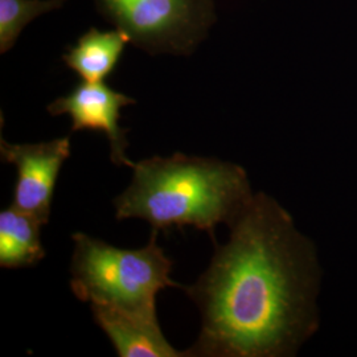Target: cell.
Segmentation results:
<instances>
[{
	"label": "cell",
	"mask_w": 357,
	"mask_h": 357,
	"mask_svg": "<svg viewBox=\"0 0 357 357\" xmlns=\"http://www.w3.org/2000/svg\"><path fill=\"white\" fill-rule=\"evenodd\" d=\"M132 169L131 184L114 199L115 217L141 218L153 229L193 227L215 241L217 227H230L255 196L243 167L213 158L153 156Z\"/></svg>",
	"instance_id": "7a4b0ae2"
},
{
	"label": "cell",
	"mask_w": 357,
	"mask_h": 357,
	"mask_svg": "<svg viewBox=\"0 0 357 357\" xmlns=\"http://www.w3.org/2000/svg\"><path fill=\"white\" fill-rule=\"evenodd\" d=\"M43 225L35 217L10 206L0 212V266L31 268L38 264L45 250L40 240Z\"/></svg>",
	"instance_id": "9c48e42d"
},
{
	"label": "cell",
	"mask_w": 357,
	"mask_h": 357,
	"mask_svg": "<svg viewBox=\"0 0 357 357\" xmlns=\"http://www.w3.org/2000/svg\"><path fill=\"white\" fill-rule=\"evenodd\" d=\"M70 138L13 144L1 139L0 155L4 163L16 168L13 206L47 225L52 199L60 171L70 156Z\"/></svg>",
	"instance_id": "5b68a950"
},
{
	"label": "cell",
	"mask_w": 357,
	"mask_h": 357,
	"mask_svg": "<svg viewBox=\"0 0 357 357\" xmlns=\"http://www.w3.org/2000/svg\"><path fill=\"white\" fill-rule=\"evenodd\" d=\"M128 43V35L116 28L114 31L90 28L65 53L63 60L82 81L100 82L113 73Z\"/></svg>",
	"instance_id": "ba28073f"
},
{
	"label": "cell",
	"mask_w": 357,
	"mask_h": 357,
	"mask_svg": "<svg viewBox=\"0 0 357 357\" xmlns=\"http://www.w3.org/2000/svg\"><path fill=\"white\" fill-rule=\"evenodd\" d=\"M229 229L199 280L183 286L202 314L185 357L291 356L317 330L314 248L265 193Z\"/></svg>",
	"instance_id": "6da1fadb"
},
{
	"label": "cell",
	"mask_w": 357,
	"mask_h": 357,
	"mask_svg": "<svg viewBox=\"0 0 357 357\" xmlns=\"http://www.w3.org/2000/svg\"><path fill=\"white\" fill-rule=\"evenodd\" d=\"M68 0H0V52L10 51L38 16L59 10Z\"/></svg>",
	"instance_id": "30bf717a"
},
{
	"label": "cell",
	"mask_w": 357,
	"mask_h": 357,
	"mask_svg": "<svg viewBox=\"0 0 357 357\" xmlns=\"http://www.w3.org/2000/svg\"><path fill=\"white\" fill-rule=\"evenodd\" d=\"M94 1L105 19L150 54H191L217 20L215 0Z\"/></svg>",
	"instance_id": "277c9868"
},
{
	"label": "cell",
	"mask_w": 357,
	"mask_h": 357,
	"mask_svg": "<svg viewBox=\"0 0 357 357\" xmlns=\"http://www.w3.org/2000/svg\"><path fill=\"white\" fill-rule=\"evenodd\" d=\"M158 231L141 249H119L78 231L73 234L70 287L81 302L156 314V295L167 287L183 289L171 280L172 261L158 245Z\"/></svg>",
	"instance_id": "3957f363"
},
{
	"label": "cell",
	"mask_w": 357,
	"mask_h": 357,
	"mask_svg": "<svg viewBox=\"0 0 357 357\" xmlns=\"http://www.w3.org/2000/svg\"><path fill=\"white\" fill-rule=\"evenodd\" d=\"M135 100L109 88L103 81H82L64 97L47 106L50 114H68L72 118V131L91 130L105 132L110 143V159L114 165L132 168L135 163L126 156L128 142L126 128L119 126L121 110L134 105Z\"/></svg>",
	"instance_id": "8992f818"
},
{
	"label": "cell",
	"mask_w": 357,
	"mask_h": 357,
	"mask_svg": "<svg viewBox=\"0 0 357 357\" xmlns=\"http://www.w3.org/2000/svg\"><path fill=\"white\" fill-rule=\"evenodd\" d=\"M96 323L114 345L119 357H180L160 330L156 314L128 311L118 307L90 305Z\"/></svg>",
	"instance_id": "52a82bcc"
}]
</instances>
